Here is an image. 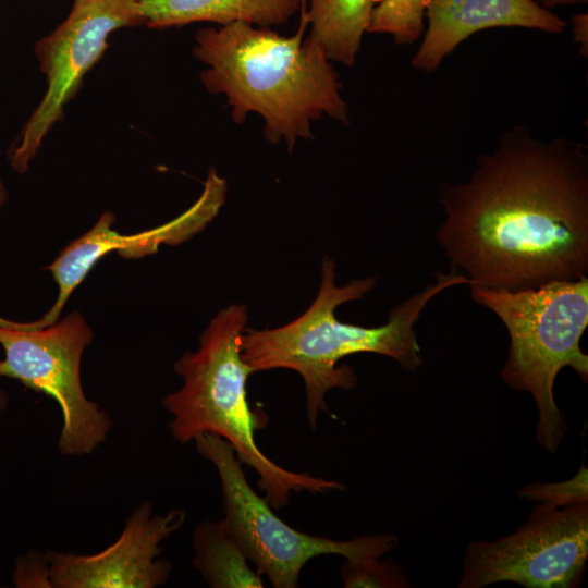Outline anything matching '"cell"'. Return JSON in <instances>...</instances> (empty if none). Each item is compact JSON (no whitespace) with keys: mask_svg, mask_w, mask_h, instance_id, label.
I'll return each instance as SVG.
<instances>
[{"mask_svg":"<svg viewBox=\"0 0 588 588\" xmlns=\"http://www.w3.org/2000/svg\"><path fill=\"white\" fill-rule=\"evenodd\" d=\"M468 283L461 272H438L434 283L396 305L387 323L379 327L343 323L335 317V309L363 298L376 286V278L355 279L339 286L335 262L324 256L320 287L311 305L282 327L245 328L240 338L242 358L254 373L279 368L299 373L305 383L308 421L315 428L318 415L328 412L327 392L333 388L350 390L357 383L351 366H338L343 357L376 353L395 359L407 371L416 370L422 358L414 324L434 296L451 286Z\"/></svg>","mask_w":588,"mask_h":588,"instance_id":"3","label":"cell"},{"mask_svg":"<svg viewBox=\"0 0 588 588\" xmlns=\"http://www.w3.org/2000/svg\"><path fill=\"white\" fill-rule=\"evenodd\" d=\"M538 5L550 10L560 5L586 4L588 0H532Z\"/></svg>","mask_w":588,"mask_h":588,"instance_id":"20","label":"cell"},{"mask_svg":"<svg viewBox=\"0 0 588 588\" xmlns=\"http://www.w3.org/2000/svg\"><path fill=\"white\" fill-rule=\"evenodd\" d=\"M430 0H380L367 33L391 35L397 45H412L425 30V14Z\"/></svg>","mask_w":588,"mask_h":588,"instance_id":"16","label":"cell"},{"mask_svg":"<svg viewBox=\"0 0 588 588\" xmlns=\"http://www.w3.org/2000/svg\"><path fill=\"white\" fill-rule=\"evenodd\" d=\"M587 467L583 464L575 477L554 483H534L522 488L518 497L554 507L588 502Z\"/></svg>","mask_w":588,"mask_h":588,"instance_id":"18","label":"cell"},{"mask_svg":"<svg viewBox=\"0 0 588 588\" xmlns=\"http://www.w3.org/2000/svg\"><path fill=\"white\" fill-rule=\"evenodd\" d=\"M193 565L211 588H262V575L245 555L225 518L196 526Z\"/></svg>","mask_w":588,"mask_h":588,"instance_id":"14","label":"cell"},{"mask_svg":"<svg viewBox=\"0 0 588 588\" xmlns=\"http://www.w3.org/2000/svg\"><path fill=\"white\" fill-rule=\"evenodd\" d=\"M380 0H305L311 32L329 60L353 66ZM306 5V4H305Z\"/></svg>","mask_w":588,"mask_h":588,"instance_id":"15","label":"cell"},{"mask_svg":"<svg viewBox=\"0 0 588 588\" xmlns=\"http://www.w3.org/2000/svg\"><path fill=\"white\" fill-rule=\"evenodd\" d=\"M225 194L226 181L210 168L199 198L172 221L123 235L112 229L114 215L106 211L88 232L70 242L45 269L52 273L61 293L71 294L95 264L112 250L125 259H138L156 253L161 244L176 245L203 231L224 204Z\"/></svg>","mask_w":588,"mask_h":588,"instance_id":"11","label":"cell"},{"mask_svg":"<svg viewBox=\"0 0 588 588\" xmlns=\"http://www.w3.org/2000/svg\"><path fill=\"white\" fill-rule=\"evenodd\" d=\"M247 320L246 305L224 307L201 333L199 347L175 362L174 370L183 384L162 400L171 415L172 438L185 444L198 434L211 433L228 441L242 464L258 474L257 486L274 509L286 506L293 491L344 490L335 480L283 468L257 446L254 436L260 417L252 412L246 393L247 379L254 371L243 360L240 346Z\"/></svg>","mask_w":588,"mask_h":588,"instance_id":"4","label":"cell"},{"mask_svg":"<svg viewBox=\"0 0 588 588\" xmlns=\"http://www.w3.org/2000/svg\"><path fill=\"white\" fill-rule=\"evenodd\" d=\"M8 403V394L0 389V412L3 411Z\"/></svg>","mask_w":588,"mask_h":588,"instance_id":"22","label":"cell"},{"mask_svg":"<svg viewBox=\"0 0 588 588\" xmlns=\"http://www.w3.org/2000/svg\"><path fill=\"white\" fill-rule=\"evenodd\" d=\"M8 200V192L5 189L4 183L0 175V209L4 206Z\"/></svg>","mask_w":588,"mask_h":588,"instance_id":"21","label":"cell"},{"mask_svg":"<svg viewBox=\"0 0 588 588\" xmlns=\"http://www.w3.org/2000/svg\"><path fill=\"white\" fill-rule=\"evenodd\" d=\"M340 575L345 588L408 587V579L404 567L389 559H346L341 567Z\"/></svg>","mask_w":588,"mask_h":588,"instance_id":"17","label":"cell"},{"mask_svg":"<svg viewBox=\"0 0 588 588\" xmlns=\"http://www.w3.org/2000/svg\"><path fill=\"white\" fill-rule=\"evenodd\" d=\"M140 24L138 0H73L66 19L37 40L35 54L47 89L9 151L14 171L29 168L48 133L63 120L65 106L109 47V36Z\"/></svg>","mask_w":588,"mask_h":588,"instance_id":"9","label":"cell"},{"mask_svg":"<svg viewBox=\"0 0 588 588\" xmlns=\"http://www.w3.org/2000/svg\"><path fill=\"white\" fill-rule=\"evenodd\" d=\"M588 559V502L541 503L514 532L468 546L460 588L511 581L526 588L579 586Z\"/></svg>","mask_w":588,"mask_h":588,"instance_id":"8","label":"cell"},{"mask_svg":"<svg viewBox=\"0 0 588 588\" xmlns=\"http://www.w3.org/2000/svg\"><path fill=\"white\" fill-rule=\"evenodd\" d=\"M428 26L411 64L438 71L446 56L469 36L495 27H522L561 34L567 23L532 0H430Z\"/></svg>","mask_w":588,"mask_h":588,"instance_id":"12","label":"cell"},{"mask_svg":"<svg viewBox=\"0 0 588 588\" xmlns=\"http://www.w3.org/2000/svg\"><path fill=\"white\" fill-rule=\"evenodd\" d=\"M571 23L573 40L578 45L580 56L588 58V14H575Z\"/></svg>","mask_w":588,"mask_h":588,"instance_id":"19","label":"cell"},{"mask_svg":"<svg viewBox=\"0 0 588 588\" xmlns=\"http://www.w3.org/2000/svg\"><path fill=\"white\" fill-rule=\"evenodd\" d=\"M194 441L197 452L219 474L225 520L250 564L274 588H296L301 571L317 556L381 558L397 546V537L388 534L335 540L294 529L249 486L228 441L211 433L198 434Z\"/></svg>","mask_w":588,"mask_h":588,"instance_id":"6","label":"cell"},{"mask_svg":"<svg viewBox=\"0 0 588 588\" xmlns=\"http://www.w3.org/2000/svg\"><path fill=\"white\" fill-rule=\"evenodd\" d=\"M302 0H138L143 24L149 28L212 22L221 26L245 22L280 26L298 11Z\"/></svg>","mask_w":588,"mask_h":588,"instance_id":"13","label":"cell"},{"mask_svg":"<svg viewBox=\"0 0 588 588\" xmlns=\"http://www.w3.org/2000/svg\"><path fill=\"white\" fill-rule=\"evenodd\" d=\"M470 296L507 329L510 347L501 378L510 388L534 397L537 440L555 453L567 431L553 395L555 378L561 369L571 367L588 381V356L579 344L588 326V278L518 291L470 286Z\"/></svg>","mask_w":588,"mask_h":588,"instance_id":"5","label":"cell"},{"mask_svg":"<svg viewBox=\"0 0 588 588\" xmlns=\"http://www.w3.org/2000/svg\"><path fill=\"white\" fill-rule=\"evenodd\" d=\"M93 331L78 311L44 328L0 317V377L52 397L62 413L58 449L66 456L91 454L108 437L110 416L88 400L81 380V359Z\"/></svg>","mask_w":588,"mask_h":588,"instance_id":"7","label":"cell"},{"mask_svg":"<svg viewBox=\"0 0 588 588\" xmlns=\"http://www.w3.org/2000/svg\"><path fill=\"white\" fill-rule=\"evenodd\" d=\"M297 33L281 36L268 27L235 22L206 27L195 35L194 57L208 65L200 74L205 88L224 94L232 120L249 112L265 120L264 136L285 140L291 152L298 138H311L310 122L322 114L350 124L348 106L324 47L310 33L305 1Z\"/></svg>","mask_w":588,"mask_h":588,"instance_id":"2","label":"cell"},{"mask_svg":"<svg viewBox=\"0 0 588 588\" xmlns=\"http://www.w3.org/2000/svg\"><path fill=\"white\" fill-rule=\"evenodd\" d=\"M434 234L469 286L518 291L588 272V147L522 125L481 154L469 180L441 185Z\"/></svg>","mask_w":588,"mask_h":588,"instance_id":"1","label":"cell"},{"mask_svg":"<svg viewBox=\"0 0 588 588\" xmlns=\"http://www.w3.org/2000/svg\"><path fill=\"white\" fill-rule=\"evenodd\" d=\"M152 504L142 503L127 518L120 537L94 554L48 550L49 578L54 588H155L164 585L172 565L159 558L161 543L186 519L173 509L152 515Z\"/></svg>","mask_w":588,"mask_h":588,"instance_id":"10","label":"cell"}]
</instances>
